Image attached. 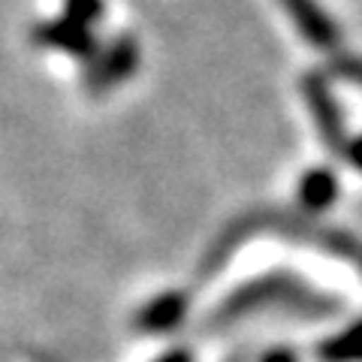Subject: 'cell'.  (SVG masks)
I'll list each match as a JSON object with an SVG mask.
<instances>
[{"instance_id":"1","label":"cell","mask_w":362,"mask_h":362,"mask_svg":"<svg viewBox=\"0 0 362 362\" xmlns=\"http://www.w3.org/2000/svg\"><path fill=\"white\" fill-rule=\"evenodd\" d=\"M136 64H139V49H136V42L130 37H118L109 49L97 52V58L88 70V88L103 90L109 85H118L136 70Z\"/></svg>"},{"instance_id":"2","label":"cell","mask_w":362,"mask_h":362,"mask_svg":"<svg viewBox=\"0 0 362 362\" xmlns=\"http://www.w3.org/2000/svg\"><path fill=\"white\" fill-rule=\"evenodd\" d=\"M33 40L40 45H49V49H58L66 54H76V58H97V40L90 28L78 25L73 18H58V21H42V25L33 30Z\"/></svg>"},{"instance_id":"3","label":"cell","mask_w":362,"mask_h":362,"mask_svg":"<svg viewBox=\"0 0 362 362\" xmlns=\"http://www.w3.org/2000/svg\"><path fill=\"white\" fill-rule=\"evenodd\" d=\"M281 4L287 6V13L296 18L299 30H302L311 42L323 45V49H332V45L338 42L335 25H332L329 18H326V13L314 4V0H281Z\"/></svg>"},{"instance_id":"4","label":"cell","mask_w":362,"mask_h":362,"mask_svg":"<svg viewBox=\"0 0 362 362\" xmlns=\"http://www.w3.org/2000/svg\"><path fill=\"white\" fill-rule=\"evenodd\" d=\"M308 100H311V109H314V118L320 124V133L323 139L329 142L332 151H344V133H341V118H338V109L332 103V97L326 94V88L320 82H308Z\"/></svg>"},{"instance_id":"5","label":"cell","mask_w":362,"mask_h":362,"mask_svg":"<svg viewBox=\"0 0 362 362\" xmlns=\"http://www.w3.org/2000/svg\"><path fill=\"white\" fill-rule=\"evenodd\" d=\"M338 197V178L326 166L311 169L308 175L299 181V199L308 211H323L329 209Z\"/></svg>"},{"instance_id":"6","label":"cell","mask_w":362,"mask_h":362,"mask_svg":"<svg viewBox=\"0 0 362 362\" xmlns=\"http://www.w3.org/2000/svg\"><path fill=\"white\" fill-rule=\"evenodd\" d=\"M320 362H362V320L350 323L347 329L323 338L317 347Z\"/></svg>"},{"instance_id":"7","label":"cell","mask_w":362,"mask_h":362,"mask_svg":"<svg viewBox=\"0 0 362 362\" xmlns=\"http://www.w3.org/2000/svg\"><path fill=\"white\" fill-rule=\"evenodd\" d=\"M64 16L73 18V21H78V25L90 28L100 16H103V0H66Z\"/></svg>"},{"instance_id":"8","label":"cell","mask_w":362,"mask_h":362,"mask_svg":"<svg viewBox=\"0 0 362 362\" xmlns=\"http://www.w3.org/2000/svg\"><path fill=\"white\" fill-rule=\"evenodd\" d=\"M344 157H347V163L356 169V173H362V136H356V139H350L347 145H344V151H341Z\"/></svg>"},{"instance_id":"9","label":"cell","mask_w":362,"mask_h":362,"mask_svg":"<svg viewBox=\"0 0 362 362\" xmlns=\"http://www.w3.org/2000/svg\"><path fill=\"white\" fill-rule=\"evenodd\" d=\"M259 362H299V354L290 347H272L259 356Z\"/></svg>"},{"instance_id":"10","label":"cell","mask_w":362,"mask_h":362,"mask_svg":"<svg viewBox=\"0 0 362 362\" xmlns=\"http://www.w3.org/2000/svg\"><path fill=\"white\" fill-rule=\"evenodd\" d=\"M350 70H354V73H347V76H354V78H359V82H362V64H350Z\"/></svg>"}]
</instances>
